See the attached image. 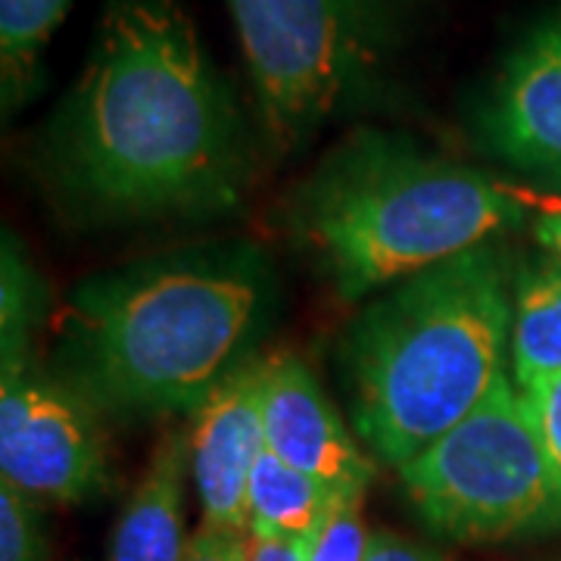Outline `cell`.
Returning <instances> with one entry per match:
<instances>
[{"label":"cell","mask_w":561,"mask_h":561,"mask_svg":"<svg viewBox=\"0 0 561 561\" xmlns=\"http://www.w3.org/2000/svg\"><path fill=\"white\" fill-rule=\"evenodd\" d=\"M54 175L106 219L231 209L250 181L241 110L181 0H106L57 116Z\"/></svg>","instance_id":"obj_1"},{"label":"cell","mask_w":561,"mask_h":561,"mask_svg":"<svg viewBox=\"0 0 561 561\" xmlns=\"http://www.w3.org/2000/svg\"><path fill=\"white\" fill-rule=\"evenodd\" d=\"M268 300L262 262L238 253L103 275L62 312L57 375L103 415H194L247 365Z\"/></svg>","instance_id":"obj_2"},{"label":"cell","mask_w":561,"mask_h":561,"mask_svg":"<svg viewBox=\"0 0 561 561\" xmlns=\"http://www.w3.org/2000/svg\"><path fill=\"white\" fill-rule=\"evenodd\" d=\"M362 443L400 471L481 405L512 365V278L474 247L400 280L362 312L346 346Z\"/></svg>","instance_id":"obj_3"},{"label":"cell","mask_w":561,"mask_h":561,"mask_svg":"<svg viewBox=\"0 0 561 561\" xmlns=\"http://www.w3.org/2000/svg\"><path fill=\"white\" fill-rule=\"evenodd\" d=\"M290 219L343 300H359L496 241L524 206L471 165L359 131L294 194Z\"/></svg>","instance_id":"obj_4"},{"label":"cell","mask_w":561,"mask_h":561,"mask_svg":"<svg viewBox=\"0 0 561 561\" xmlns=\"http://www.w3.org/2000/svg\"><path fill=\"white\" fill-rule=\"evenodd\" d=\"M400 481L421 522L449 540L496 542L561 527V478L512 378L402 465Z\"/></svg>","instance_id":"obj_5"},{"label":"cell","mask_w":561,"mask_h":561,"mask_svg":"<svg viewBox=\"0 0 561 561\" xmlns=\"http://www.w3.org/2000/svg\"><path fill=\"white\" fill-rule=\"evenodd\" d=\"M262 125L297 150L375 76L390 35L387 0H228Z\"/></svg>","instance_id":"obj_6"},{"label":"cell","mask_w":561,"mask_h":561,"mask_svg":"<svg viewBox=\"0 0 561 561\" xmlns=\"http://www.w3.org/2000/svg\"><path fill=\"white\" fill-rule=\"evenodd\" d=\"M0 481L38 505H81L98 500L110 483L91 402L28 356L3 362Z\"/></svg>","instance_id":"obj_7"},{"label":"cell","mask_w":561,"mask_h":561,"mask_svg":"<svg viewBox=\"0 0 561 561\" xmlns=\"http://www.w3.org/2000/svg\"><path fill=\"white\" fill-rule=\"evenodd\" d=\"M483 147L549 187H561V3L508 50L478 113Z\"/></svg>","instance_id":"obj_8"},{"label":"cell","mask_w":561,"mask_h":561,"mask_svg":"<svg viewBox=\"0 0 561 561\" xmlns=\"http://www.w3.org/2000/svg\"><path fill=\"white\" fill-rule=\"evenodd\" d=\"M260 405L265 446L275 456L334 493H368L375 465L306 362L297 356L265 359Z\"/></svg>","instance_id":"obj_9"},{"label":"cell","mask_w":561,"mask_h":561,"mask_svg":"<svg viewBox=\"0 0 561 561\" xmlns=\"http://www.w3.org/2000/svg\"><path fill=\"white\" fill-rule=\"evenodd\" d=\"M262 371L265 362H247L194 412L191 471L206 527L247 534L250 478L265 449Z\"/></svg>","instance_id":"obj_10"},{"label":"cell","mask_w":561,"mask_h":561,"mask_svg":"<svg viewBox=\"0 0 561 561\" xmlns=\"http://www.w3.org/2000/svg\"><path fill=\"white\" fill-rule=\"evenodd\" d=\"M191 465V437L165 431L147 461L144 478L122 508L110 561H184V471Z\"/></svg>","instance_id":"obj_11"},{"label":"cell","mask_w":561,"mask_h":561,"mask_svg":"<svg viewBox=\"0 0 561 561\" xmlns=\"http://www.w3.org/2000/svg\"><path fill=\"white\" fill-rule=\"evenodd\" d=\"M337 496L265 446L247 493V534L250 540H312Z\"/></svg>","instance_id":"obj_12"},{"label":"cell","mask_w":561,"mask_h":561,"mask_svg":"<svg viewBox=\"0 0 561 561\" xmlns=\"http://www.w3.org/2000/svg\"><path fill=\"white\" fill-rule=\"evenodd\" d=\"M561 371V262L542 260L512 290V381L530 390Z\"/></svg>","instance_id":"obj_13"},{"label":"cell","mask_w":561,"mask_h":561,"mask_svg":"<svg viewBox=\"0 0 561 561\" xmlns=\"http://www.w3.org/2000/svg\"><path fill=\"white\" fill-rule=\"evenodd\" d=\"M72 0H0V84L13 113L38 91L41 60Z\"/></svg>","instance_id":"obj_14"},{"label":"cell","mask_w":561,"mask_h":561,"mask_svg":"<svg viewBox=\"0 0 561 561\" xmlns=\"http://www.w3.org/2000/svg\"><path fill=\"white\" fill-rule=\"evenodd\" d=\"M0 356L25 359L28 334L38 321V275L25 262L22 250L3 238V265H0Z\"/></svg>","instance_id":"obj_15"},{"label":"cell","mask_w":561,"mask_h":561,"mask_svg":"<svg viewBox=\"0 0 561 561\" xmlns=\"http://www.w3.org/2000/svg\"><path fill=\"white\" fill-rule=\"evenodd\" d=\"M362 502L365 493H341L319 534L309 542L306 561H365L371 534L362 522Z\"/></svg>","instance_id":"obj_16"},{"label":"cell","mask_w":561,"mask_h":561,"mask_svg":"<svg viewBox=\"0 0 561 561\" xmlns=\"http://www.w3.org/2000/svg\"><path fill=\"white\" fill-rule=\"evenodd\" d=\"M44 524L38 502L0 481V561H44Z\"/></svg>","instance_id":"obj_17"},{"label":"cell","mask_w":561,"mask_h":561,"mask_svg":"<svg viewBox=\"0 0 561 561\" xmlns=\"http://www.w3.org/2000/svg\"><path fill=\"white\" fill-rule=\"evenodd\" d=\"M524 397L534 409V419H537V427H540L542 443L552 456V465L559 471L561 478V371L546 378L537 387L524 390Z\"/></svg>","instance_id":"obj_18"},{"label":"cell","mask_w":561,"mask_h":561,"mask_svg":"<svg viewBox=\"0 0 561 561\" xmlns=\"http://www.w3.org/2000/svg\"><path fill=\"white\" fill-rule=\"evenodd\" d=\"M250 559V534L206 527L191 537L184 561H247Z\"/></svg>","instance_id":"obj_19"},{"label":"cell","mask_w":561,"mask_h":561,"mask_svg":"<svg viewBox=\"0 0 561 561\" xmlns=\"http://www.w3.org/2000/svg\"><path fill=\"white\" fill-rule=\"evenodd\" d=\"M365 561H443V559L437 556V552H431V549L419 546V542L405 540V537H397V534H387V530H378V534H371Z\"/></svg>","instance_id":"obj_20"},{"label":"cell","mask_w":561,"mask_h":561,"mask_svg":"<svg viewBox=\"0 0 561 561\" xmlns=\"http://www.w3.org/2000/svg\"><path fill=\"white\" fill-rule=\"evenodd\" d=\"M312 540H250L247 561H306Z\"/></svg>","instance_id":"obj_21"},{"label":"cell","mask_w":561,"mask_h":561,"mask_svg":"<svg viewBox=\"0 0 561 561\" xmlns=\"http://www.w3.org/2000/svg\"><path fill=\"white\" fill-rule=\"evenodd\" d=\"M534 234H537V241L561 262V206L556 209H549V213H542L537 216V225H534Z\"/></svg>","instance_id":"obj_22"}]
</instances>
